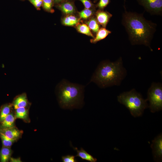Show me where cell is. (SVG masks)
<instances>
[{"label": "cell", "mask_w": 162, "mask_h": 162, "mask_svg": "<svg viewBox=\"0 0 162 162\" xmlns=\"http://www.w3.org/2000/svg\"><path fill=\"white\" fill-rule=\"evenodd\" d=\"M122 21L132 45H143L152 51L150 44L156 31L155 24L146 20L142 14L126 10Z\"/></svg>", "instance_id": "6da1fadb"}, {"label": "cell", "mask_w": 162, "mask_h": 162, "mask_svg": "<svg viewBox=\"0 0 162 162\" xmlns=\"http://www.w3.org/2000/svg\"><path fill=\"white\" fill-rule=\"evenodd\" d=\"M127 75L122 58L114 62L109 60L101 62L92 76L90 82L105 88L114 86H119Z\"/></svg>", "instance_id": "7a4b0ae2"}, {"label": "cell", "mask_w": 162, "mask_h": 162, "mask_svg": "<svg viewBox=\"0 0 162 162\" xmlns=\"http://www.w3.org/2000/svg\"><path fill=\"white\" fill-rule=\"evenodd\" d=\"M56 94L60 107L72 109L83 104L84 86L64 79L57 86Z\"/></svg>", "instance_id": "3957f363"}, {"label": "cell", "mask_w": 162, "mask_h": 162, "mask_svg": "<svg viewBox=\"0 0 162 162\" xmlns=\"http://www.w3.org/2000/svg\"><path fill=\"white\" fill-rule=\"evenodd\" d=\"M118 101L125 106L135 117L141 116L144 110L148 107L145 99L134 88L124 92L117 96Z\"/></svg>", "instance_id": "277c9868"}, {"label": "cell", "mask_w": 162, "mask_h": 162, "mask_svg": "<svg viewBox=\"0 0 162 162\" xmlns=\"http://www.w3.org/2000/svg\"><path fill=\"white\" fill-rule=\"evenodd\" d=\"M148 107L151 112L154 113L162 109V85L160 82H153L147 92Z\"/></svg>", "instance_id": "5b68a950"}, {"label": "cell", "mask_w": 162, "mask_h": 162, "mask_svg": "<svg viewBox=\"0 0 162 162\" xmlns=\"http://www.w3.org/2000/svg\"><path fill=\"white\" fill-rule=\"evenodd\" d=\"M146 11L154 15H161L162 12V0H137Z\"/></svg>", "instance_id": "8992f818"}, {"label": "cell", "mask_w": 162, "mask_h": 162, "mask_svg": "<svg viewBox=\"0 0 162 162\" xmlns=\"http://www.w3.org/2000/svg\"><path fill=\"white\" fill-rule=\"evenodd\" d=\"M151 147L155 161H160L162 159V135L161 133L152 141Z\"/></svg>", "instance_id": "52a82bcc"}, {"label": "cell", "mask_w": 162, "mask_h": 162, "mask_svg": "<svg viewBox=\"0 0 162 162\" xmlns=\"http://www.w3.org/2000/svg\"><path fill=\"white\" fill-rule=\"evenodd\" d=\"M11 103L14 109L20 107L30 108L31 104L29 101L26 94L25 93L16 96Z\"/></svg>", "instance_id": "ba28073f"}, {"label": "cell", "mask_w": 162, "mask_h": 162, "mask_svg": "<svg viewBox=\"0 0 162 162\" xmlns=\"http://www.w3.org/2000/svg\"><path fill=\"white\" fill-rule=\"evenodd\" d=\"M0 133L9 139L17 142L22 137L23 131L16 126L9 128L0 130Z\"/></svg>", "instance_id": "9c48e42d"}, {"label": "cell", "mask_w": 162, "mask_h": 162, "mask_svg": "<svg viewBox=\"0 0 162 162\" xmlns=\"http://www.w3.org/2000/svg\"><path fill=\"white\" fill-rule=\"evenodd\" d=\"M96 16L99 24L105 28L112 15L107 11L100 9L96 13Z\"/></svg>", "instance_id": "30bf717a"}, {"label": "cell", "mask_w": 162, "mask_h": 162, "mask_svg": "<svg viewBox=\"0 0 162 162\" xmlns=\"http://www.w3.org/2000/svg\"><path fill=\"white\" fill-rule=\"evenodd\" d=\"M16 119L14 110L2 122H0V130L16 127Z\"/></svg>", "instance_id": "8fae6325"}, {"label": "cell", "mask_w": 162, "mask_h": 162, "mask_svg": "<svg viewBox=\"0 0 162 162\" xmlns=\"http://www.w3.org/2000/svg\"><path fill=\"white\" fill-rule=\"evenodd\" d=\"M56 5L63 13L66 15H71L75 12V7L71 1H64Z\"/></svg>", "instance_id": "7c38bea8"}, {"label": "cell", "mask_w": 162, "mask_h": 162, "mask_svg": "<svg viewBox=\"0 0 162 162\" xmlns=\"http://www.w3.org/2000/svg\"><path fill=\"white\" fill-rule=\"evenodd\" d=\"M29 108L26 107H20L14 109L16 119H22L25 123H30V119L29 115Z\"/></svg>", "instance_id": "4fadbf2b"}, {"label": "cell", "mask_w": 162, "mask_h": 162, "mask_svg": "<svg viewBox=\"0 0 162 162\" xmlns=\"http://www.w3.org/2000/svg\"><path fill=\"white\" fill-rule=\"evenodd\" d=\"M72 146L74 149L77 152V154L75 157H79L82 160H86L90 162L97 161V159L96 158H94L92 155L88 153L82 148H81L80 150H78L77 147Z\"/></svg>", "instance_id": "5bb4252c"}, {"label": "cell", "mask_w": 162, "mask_h": 162, "mask_svg": "<svg viewBox=\"0 0 162 162\" xmlns=\"http://www.w3.org/2000/svg\"><path fill=\"white\" fill-rule=\"evenodd\" d=\"M14 110L11 103L2 105L0 108V122H2Z\"/></svg>", "instance_id": "9a60e30c"}, {"label": "cell", "mask_w": 162, "mask_h": 162, "mask_svg": "<svg viewBox=\"0 0 162 162\" xmlns=\"http://www.w3.org/2000/svg\"><path fill=\"white\" fill-rule=\"evenodd\" d=\"M13 152L11 147L2 146L0 150V161L1 162L9 161Z\"/></svg>", "instance_id": "2e32d148"}, {"label": "cell", "mask_w": 162, "mask_h": 162, "mask_svg": "<svg viewBox=\"0 0 162 162\" xmlns=\"http://www.w3.org/2000/svg\"><path fill=\"white\" fill-rule=\"evenodd\" d=\"M111 33L110 31L106 29L105 28L103 27L100 28L96 33L95 37L90 40V42L92 43H96L98 42L105 38Z\"/></svg>", "instance_id": "e0dca14e"}, {"label": "cell", "mask_w": 162, "mask_h": 162, "mask_svg": "<svg viewBox=\"0 0 162 162\" xmlns=\"http://www.w3.org/2000/svg\"><path fill=\"white\" fill-rule=\"evenodd\" d=\"M80 19L74 16L69 15L62 19V24L66 26H73L79 23Z\"/></svg>", "instance_id": "ac0fdd59"}, {"label": "cell", "mask_w": 162, "mask_h": 162, "mask_svg": "<svg viewBox=\"0 0 162 162\" xmlns=\"http://www.w3.org/2000/svg\"><path fill=\"white\" fill-rule=\"evenodd\" d=\"M77 31L82 34L90 36L93 38L94 37L88 25L85 24H80L79 23L76 25Z\"/></svg>", "instance_id": "d6986e66"}, {"label": "cell", "mask_w": 162, "mask_h": 162, "mask_svg": "<svg viewBox=\"0 0 162 162\" xmlns=\"http://www.w3.org/2000/svg\"><path fill=\"white\" fill-rule=\"evenodd\" d=\"M87 25L90 30L94 33H96L100 29L99 24L96 19L92 18L86 22Z\"/></svg>", "instance_id": "ffe728a7"}, {"label": "cell", "mask_w": 162, "mask_h": 162, "mask_svg": "<svg viewBox=\"0 0 162 162\" xmlns=\"http://www.w3.org/2000/svg\"><path fill=\"white\" fill-rule=\"evenodd\" d=\"M54 5L53 0H43L42 7L43 9L47 12L51 13L54 12L53 7Z\"/></svg>", "instance_id": "44dd1931"}, {"label": "cell", "mask_w": 162, "mask_h": 162, "mask_svg": "<svg viewBox=\"0 0 162 162\" xmlns=\"http://www.w3.org/2000/svg\"><path fill=\"white\" fill-rule=\"evenodd\" d=\"M0 138L3 146L11 147L15 141L10 139L0 133Z\"/></svg>", "instance_id": "7402d4cb"}, {"label": "cell", "mask_w": 162, "mask_h": 162, "mask_svg": "<svg viewBox=\"0 0 162 162\" xmlns=\"http://www.w3.org/2000/svg\"><path fill=\"white\" fill-rule=\"evenodd\" d=\"M93 13L92 9L85 8L79 12V15L80 19H86L92 16Z\"/></svg>", "instance_id": "603a6c76"}, {"label": "cell", "mask_w": 162, "mask_h": 162, "mask_svg": "<svg viewBox=\"0 0 162 162\" xmlns=\"http://www.w3.org/2000/svg\"><path fill=\"white\" fill-rule=\"evenodd\" d=\"M30 2L38 10H40L42 6L43 0H27Z\"/></svg>", "instance_id": "cb8c5ba5"}, {"label": "cell", "mask_w": 162, "mask_h": 162, "mask_svg": "<svg viewBox=\"0 0 162 162\" xmlns=\"http://www.w3.org/2000/svg\"><path fill=\"white\" fill-rule=\"evenodd\" d=\"M75 156L73 155H68L62 157L63 162H76L77 160L75 159Z\"/></svg>", "instance_id": "d4e9b609"}, {"label": "cell", "mask_w": 162, "mask_h": 162, "mask_svg": "<svg viewBox=\"0 0 162 162\" xmlns=\"http://www.w3.org/2000/svg\"><path fill=\"white\" fill-rule=\"evenodd\" d=\"M110 0H100L97 6L100 10H103L109 3Z\"/></svg>", "instance_id": "484cf974"}, {"label": "cell", "mask_w": 162, "mask_h": 162, "mask_svg": "<svg viewBox=\"0 0 162 162\" xmlns=\"http://www.w3.org/2000/svg\"><path fill=\"white\" fill-rule=\"evenodd\" d=\"M83 4L85 8L91 9L94 7V4L90 0H78Z\"/></svg>", "instance_id": "4316f807"}, {"label": "cell", "mask_w": 162, "mask_h": 162, "mask_svg": "<svg viewBox=\"0 0 162 162\" xmlns=\"http://www.w3.org/2000/svg\"><path fill=\"white\" fill-rule=\"evenodd\" d=\"M9 161L11 162H21V161L20 158H14L11 157Z\"/></svg>", "instance_id": "83f0119b"}, {"label": "cell", "mask_w": 162, "mask_h": 162, "mask_svg": "<svg viewBox=\"0 0 162 162\" xmlns=\"http://www.w3.org/2000/svg\"><path fill=\"white\" fill-rule=\"evenodd\" d=\"M67 1H71V0H53L54 4L56 5L62 2Z\"/></svg>", "instance_id": "f1b7e54d"}, {"label": "cell", "mask_w": 162, "mask_h": 162, "mask_svg": "<svg viewBox=\"0 0 162 162\" xmlns=\"http://www.w3.org/2000/svg\"><path fill=\"white\" fill-rule=\"evenodd\" d=\"M98 0H95V1H94V2H97Z\"/></svg>", "instance_id": "f546056e"}, {"label": "cell", "mask_w": 162, "mask_h": 162, "mask_svg": "<svg viewBox=\"0 0 162 162\" xmlns=\"http://www.w3.org/2000/svg\"><path fill=\"white\" fill-rule=\"evenodd\" d=\"M21 0V1H24L25 0Z\"/></svg>", "instance_id": "4dcf8cb0"}]
</instances>
